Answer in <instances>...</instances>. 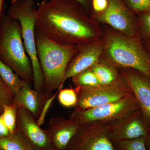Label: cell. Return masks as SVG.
Masks as SVG:
<instances>
[{
  "mask_svg": "<svg viewBox=\"0 0 150 150\" xmlns=\"http://www.w3.org/2000/svg\"><path fill=\"white\" fill-rule=\"evenodd\" d=\"M35 28L64 46H81L99 40L96 21L77 0H43L36 8Z\"/></svg>",
  "mask_w": 150,
  "mask_h": 150,
  "instance_id": "obj_1",
  "label": "cell"
},
{
  "mask_svg": "<svg viewBox=\"0 0 150 150\" xmlns=\"http://www.w3.org/2000/svg\"><path fill=\"white\" fill-rule=\"evenodd\" d=\"M103 43V52L109 63L114 67L136 70L150 79V54L139 34L128 36L114 30L108 31Z\"/></svg>",
  "mask_w": 150,
  "mask_h": 150,
  "instance_id": "obj_2",
  "label": "cell"
},
{
  "mask_svg": "<svg viewBox=\"0 0 150 150\" xmlns=\"http://www.w3.org/2000/svg\"><path fill=\"white\" fill-rule=\"evenodd\" d=\"M38 58L48 92L62 89L67 67L79 51V46H64L45 37L35 28Z\"/></svg>",
  "mask_w": 150,
  "mask_h": 150,
  "instance_id": "obj_3",
  "label": "cell"
},
{
  "mask_svg": "<svg viewBox=\"0 0 150 150\" xmlns=\"http://www.w3.org/2000/svg\"><path fill=\"white\" fill-rule=\"evenodd\" d=\"M25 48L20 24L9 16L0 25V59L24 81L33 83L32 64Z\"/></svg>",
  "mask_w": 150,
  "mask_h": 150,
  "instance_id": "obj_4",
  "label": "cell"
},
{
  "mask_svg": "<svg viewBox=\"0 0 150 150\" xmlns=\"http://www.w3.org/2000/svg\"><path fill=\"white\" fill-rule=\"evenodd\" d=\"M34 0H19L12 4L9 16L18 21L21 27L22 37L26 53L32 64L35 90L44 88V77L38 58L35 28L36 8Z\"/></svg>",
  "mask_w": 150,
  "mask_h": 150,
  "instance_id": "obj_5",
  "label": "cell"
},
{
  "mask_svg": "<svg viewBox=\"0 0 150 150\" xmlns=\"http://www.w3.org/2000/svg\"><path fill=\"white\" fill-rule=\"evenodd\" d=\"M140 110L133 93L118 101L83 110H74L70 118L80 126L110 124Z\"/></svg>",
  "mask_w": 150,
  "mask_h": 150,
  "instance_id": "obj_6",
  "label": "cell"
},
{
  "mask_svg": "<svg viewBox=\"0 0 150 150\" xmlns=\"http://www.w3.org/2000/svg\"><path fill=\"white\" fill-rule=\"evenodd\" d=\"M78 100L75 110H83L115 102L133 94L123 77L107 85L76 87Z\"/></svg>",
  "mask_w": 150,
  "mask_h": 150,
  "instance_id": "obj_7",
  "label": "cell"
},
{
  "mask_svg": "<svg viewBox=\"0 0 150 150\" xmlns=\"http://www.w3.org/2000/svg\"><path fill=\"white\" fill-rule=\"evenodd\" d=\"M108 6L100 13H92L91 17L97 21L106 23L117 32L128 36L139 35L137 15L123 0H108Z\"/></svg>",
  "mask_w": 150,
  "mask_h": 150,
  "instance_id": "obj_8",
  "label": "cell"
},
{
  "mask_svg": "<svg viewBox=\"0 0 150 150\" xmlns=\"http://www.w3.org/2000/svg\"><path fill=\"white\" fill-rule=\"evenodd\" d=\"M108 124L80 126L68 150H115L108 135Z\"/></svg>",
  "mask_w": 150,
  "mask_h": 150,
  "instance_id": "obj_9",
  "label": "cell"
},
{
  "mask_svg": "<svg viewBox=\"0 0 150 150\" xmlns=\"http://www.w3.org/2000/svg\"><path fill=\"white\" fill-rule=\"evenodd\" d=\"M16 129L21 131L37 150L52 149V144L47 131L40 128L33 115L24 108L18 109Z\"/></svg>",
  "mask_w": 150,
  "mask_h": 150,
  "instance_id": "obj_10",
  "label": "cell"
},
{
  "mask_svg": "<svg viewBox=\"0 0 150 150\" xmlns=\"http://www.w3.org/2000/svg\"><path fill=\"white\" fill-rule=\"evenodd\" d=\"M123 79L137 99L146 123L150 126V79L131 69H123Z\"/></svg>",
  "mask_w": 150,
  "mask_h": 150,
  "instance_id": "obj_11",
  "label": "cell"
},
{
  "mask_svg": "<svg viewBox=\"0 0 150 150\" xmlns=\"http://www.w3.org/2000/svg\"><path fill=\"white\" fill-rule=\"evenodd\" d=\"M103 50V41L99 40L79 46L77 54L67 67L64 83L68 79L90 69L96 64L99 61Z\"/></svg>",
  "mask_w": 150,
  "mask_h": 150,
  "instance_id": "obj_12",
  "label": "cell"
},
{
  "mask_svg": "<svg viewBox=\"0 0 150 150\" xmlns=\"http://www.w3.org/2000/svg\"><path fill=\"white\" fill-rule=\"evenodd\" d=\"M140 110L108 124V135L111 141L115 142L147 138L149 135L147 129L138 117Z\"/></svg>",
  "mask_w": 150,
  "mask_h": 150,
  "instance_id": "obj_13",
  "label": "cell"
},
{
  "mask_svg": "<svg viewBox=\"0 0 150 150\" xmlns=\"http://www.w3.org/2000/svg\"><path fill=\"white\" fill-rule=\"evenodd\" d=\"M80 127L71 118L57 117L51 119L46 131L56 149L62 150L67 148Z\"/></svg>",
  "mask_w": 150,
  "mask_h": 150,
  "instance_id": "obj_14",
  "label": "cell"
},
{
  "mask_svg": "<svg viewBox=\"0 0 150 150\" xmlns=\"http://www.w3.org/2000/svg\"><path fill=\"white\" fill-rule=\"evenodd\" d=\"M40 92L33 89L30 84L23 81L21 88L14 97L12 103L18 108H24L33 116H37L41 111L42 100Z\"/></svg>",
  "mask_w": 150,
  "mask_h": 150,
  "instance_id": "obj_15",
  "label": "cell"
},
{
  "mask_svg": "<svg viewBox=\"0 0 150 150\" xmlns=\"http://www.w3.org/2000/svg\"><path fill=\"white\" fill-rule=\"evenodd\" d=\"M0 147L4 150H37L21 131L16 129L8 137L0 138Z\"/></svg>",
  "mask_w": 150,
  "mask_h": 150,
  "instance_id": "obj_16",
  "label": "cell"
},
{
  "mask_svg": "<svg viewBox=\"0 0 150 150\" xmlns=\"http://www.w3.org/2000/svg\"><path fill=\"white\" fill-rule=\"evenodd\" d=\"M90 69L95 74L100 85L109 84L120 78L115 67L109 62L99 60Z\"/></svg>",
  "mask_w": 150,
  "mask_h": 150,
  "instance_id": "obj_17",
  "label": "cell"
},
{
  "mask_svg": "<svg viewBox=\"0 0 150 150\" xmlns=\"http://www.w3.org/2000/svg\"><path fill=\"white\" fill-rule=\"evenodd\" d=\"M0 77L10 88L14 96L20 91L23 85V81L1 59Z\"/></svg>",
  "mask_w": 150,
  "mask_h": 150,
  "instance_id": "obj_18",
  "label": "cell"
},
{
  "mask_svg": "<svg viewBox=\"0 0 150 150\" xmlns=\"http://www.w3.org/2000/svg\"><path fill=\"white\" fill-rule=\"evenodd\" d=\"M72 79L76 87H89L100 85L95 74L90 68L74 76Z\"/></svg>",
  "mask_w": 150,
  "mask_h": 150,
  "instance_id": "obj_19",
  "label": "cell"
},
{
  "mask_svg": "<svg viewBox=\"0 0 150 150\" xmlns=\"http://www.w3.org/2000/svg\"><path fill=\"white\" fill-rule=\"evenodd\" d=\"M17 107L12 103L9 105H4L3 108V120L8 128L11 134H13L16 129Z\"/></svg>",
  "mask_w": 150,
  "mask_h": 150,
  "instance_id": "obj_20",
  "label": "cell"
},
{
  "mask_svg": "<svg viewBox=\"0 0 150 150\" xmlns=\"http://www.w3.org/2000/svg\"><path fill=\"white\" fill-rule=\"evenodd\" d=\"M58 98L60 104L64 107L74 108L77 103V95L75 89L60 90Z\"/></svg>",
  "mask_w": 150,
  "mask_h": 150,
  "instance_id": "obj_21",
  "label": "cell"
},
{
  "mask_svg": "<svg viewBox=\"0 0 150 150\" xmlns=\"http://www.w3.org/2000/svg\"><path fill=\"white\" fill-rule=\"evenodd\" d=\"M147 138H140L129 140L115 142L118 150H148Z\"/></svg>",
  "mask_w": 150,
  "mask_h": 150,
  "instance_id": "obj_22",
  "label": "cell"
},
{
  "mask_svg": "<svg viewBox=\"0 0 150 150\" xmlns=\"http://www.w3.org/2000/svg\"><path fill=\"white\" fill-rule=\"evenodd\" d=\"M139 23V32L143 40L150 38V11L137 15Z\"/></svg>",
  "mask_w": 150,
  "mask_h": 150,
  "instance_id": "obj_23",
  "label": "cell"
},
{
  "mask_svg": "<svg viewBox=\"0 0 150 150\" xmlns=\"http://www.w3.org/2000/svg\"><path fill=\"white\" fill-rule=\"evenodd\" d=\"M14 97L10 88L0 77V114L2 113L4 105L12 103Z\"/></svg>",
  "mask_w": 150,
  "mask_h": 150,
  "instance_id": "obj_24",
  "label": "cell"
},
{
  "mask_svg": "<svg viewBox=\"0 0 150 150\" xmlns=\"http://www.w3.org/2000/svg\"><path fill=\"white\" fill-rule=\"evenodd\" d=\"M135 14L150 11V0H123Z\"/></svg>",
  "mask_w": 150,
  "mask_h": 150,
  "instance_id": "obj_25",
  "label": "cell"
},
{
  "mask_svg": "<svg viewBox=\"0 0 150 150\" xmlns=\"http://www.w3.org/2000/svg\"><path fill=\"white\" fill-rule=\"evenodd\" d=\"M59 91L60 90H57V91L56 93L54 94L53 96L48 98L47 100V101H46V102L44 103V105H43V109L40 111L39 116L36 121L37 124L39 126H42L44 124L45 118H46V114L48 112V109L50 108L52 102L54 101V99L56 98V95L58 93Z\"/></svg>",
  "mask_w": 150,
  "mask_h": 150,
  "instance_id": "obj_26",
  "label": "cell"
},
{
  "mask_svg": "<svg viewBox=\"0 0 150 150\" xmlns=\"http://www.w3.org/2000/svg\"><path fill=\"white\" fill-rule=\"evenodd\" d=\"M108 6V0H92V13H102L106 9Z\"/></svg>",
  "mask_w": 150,
  "mask_h": 150,
  "instance_id": "obj_27",
  "label": "cell"
},
{
  "mask_svg": "<svg viewBox=\"0 0 150 150\" xmlns=\"http://www.w3.org/2000/svg\"><path fill=\"white\" fill-rule=\"evenodd\" d=\"M10 135L9 130L3 120L1 114H0V138H5Z\"/></svg>",
  "mask_w": 150,
  "mask_h": 150,
  "instance_id": "obj_28",
  "label": "cell"
},
{
  "mask_svg": "<svg viewBox=\"0 0 150 150\" xmlns=\"http://www.w3.org/2000/svg\"><path fill=\"white\" fill-rule=\"evenodd\" d=\"M78 1L81 3L85 8L87 13H92V0H77Z\"/></svg>",
  "mask_w": 150,
  "mask_h": 150,
  "instance_id": "obj_29",
  "label": "cell"
},
{
  "mask_svg": "<svg viewBox=\"0 0 150 150\" xmlns=\"http://www.w3.org/2000/svg\"><path fill=\"white\" fill-rule=\"evenodd\" d=\"M143 43L144 44V46H145V48L147 51L148 52L150 51V38L143 40Z\"/></svg>",
  "mask_w": 150,
  "mask_h": 150,
  "instance_id": "obj_30",
  "label": "cell"
},
{
  "mask_svg": "<svg viewBox=\"0 0 150 150\" xmlns=\"http://www.w3.org/2000/svg\"><path fill=\"white\" fill-rule=\"evenodd\" d=\"M146 144L147 148L148 150H150V135L149 134L147 138L146 141Z\"/></svg>",
  "mask_w": 150,
  "mask_h": 150,
  "instance_id": "obj_31",
  "label": "cell"
},
{
  "mask_svg": "<svg viewBox=\"0 0 150 150\" xmlns=\"http://www.w3.org/2000/svg\"><path fill=\"white\" fill-rule=\"evenodd\" d=\"M4 1L5 0H0V18L1 16L3 6H4Z\"/></svg>",
  "mask_w": 150,
  "mask_h": 150,
  "instance_id": "obj_32",
  "label": "cell"
},
{
  "mask_svg": "<svg viewBox=\"0 0 150 150\" xmlns=\"http://www.w3.org/2000/svg\"><path fill=\"white\" fill-rule=\"evenodd\" d=\"M18 1H19V0H11V5L13 4L16 3V2Z\"/></svg>",
  "mask_w": 150,
  "mask_h": 150,
  "instance_id": "obj_33",
  "label": "cell"
},
{
  "mask_svg": "<svg viewBox=\"0 0 150 150\" xmlns=\"http://www.w3.org/2000/svg\"><path fill=\"white\" fill-rule=\"evenodd\" d=\"M0 150H4L3 149H2V148H1V147H0Z\"/></svg>",
  "mask_w": 150,
  "mask_h": 150,
  "instance_id": "obj_34",
  "label": "cell"
},
{
  "mask_svg": "<svg viewBox=\"0 0 150 150\" xmlns=\"http://www.w3.org/2000/svg\"><path fill=\"white\" fill-rule=\"evenodd\" d=\"M49 150H57V149L54 150V149H51Z\"/></svg>",
  "mask_w": 150,
  "mask_h": 150,
  "instance_id": "obj_35",
  "label": "cell"
},
{
  "mask_svg": "<svg viewBox=\"0 0 150 150\" xmlns=\"http://www.w3.org/2000/svg\"><path fill=\"white\" fill-rule=\"evenodd\" d=\"M149 53H150V51H149Z\"/></svg>",
  "mask_w": 150,
  "mask_h": 150,
  "instance_id": "obj_36",
  "label": "cell"
}]
</instances>
